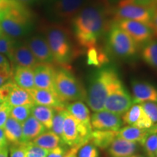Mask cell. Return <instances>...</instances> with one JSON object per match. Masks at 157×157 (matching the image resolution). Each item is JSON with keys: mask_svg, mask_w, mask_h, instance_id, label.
Wrapping results in <instances>:
<instances>
[{"mask_svg": "<svg viewBox=\"0 0 157 157\" xmlns=\"http://www.w3.org/2000/svg\"><path fill=\"white\" fill-rule=\"evenodd\" d=\"M108 8L101 3H87L71 19L74 39L80 47L88 49L98 44L110 25Z\"/></svg>", "mask_w": 157, "mask_h": 157, "instance_id": "1", "label": "cell"}, {"mask_svg": "<svg viewBox=\"0 0 157 157\" xmlns=\"http://www.w3.org/2000/svg\"><path fill=\"white\" fill-rule=\"evenodd\" d=\"M33 18L26 6L13 0H1L0 26L6 36L16 41L29 36L34 29Z\"/></svg>", "mask_w": 157, "mask_h": 157, "instance_id": "2", "label": "cell"}, {"mask_svg": "<svg viewBox=\"0 0 157 157\" xmlns=\"http://www.w3.org/2000/svg\"><path fill=\"white\" fill-rule=\"evenodd\" d=\"M46 38L56 63L66 66L77 56L78 49L72 40L70 31L60 23H52L44 27Z\"/></svg>", "mask_w": 157, "mask_h": 157, "instance_id": "3", "label": "cell"}, {"mask_svg": "<svg viewBox=\"0 0 157 157\" xmlns=\"http://www.w3.org/2000/svg\"><path fill=\"white\" fill-rule=\"evenodd\" d=\"M119 78L117 69L112 66L98 68L90 76L86 101L94 112L104 110L105 100L110 90Z\"/></svg>", "mask_w": 157, "mask_h": 157, "instance_id": "4", "label": "cell"}, {"mask_svg": "<svg viewBox=\"0 0 157 157\" xmlns=\"http://www.w3.org/2000/svg\"><path fill=\"white\" fill-rule=\"evenodd\" d=\"M54 90L63 102L86 100V90L78 78L66 67L56 71L54 79Z\"/></svg>", "mask_w": 157, "mask_h": 157, "instance_id": "5", "label": "cell"}, {"mask_svg": "<svg viewBox=\"0 0 157 157\" xmlns=\"http://www.w3.org/2000/svg\"><path fill=\"white\" fill-rule=\"evenodd\" d=\"M106 36L107 50L119 58L127 59L135 56L139 47L115 22L110 25Z\"/></svg>", "mask_w": 157, "mask_h": 157, "instance_id": "6", "label": "cell"}, {"mask_svg": "<svg viewBox=\"0 0 157 157\" xmlns=\"http://www.w3.org/2000/svg\"><path fill=\"white\" fill-rule=\"evenodd\" d=\"M92 132L93 130L80 124L66 110L61 137L66 146L71 148H80L88 142Z\"/></svg>", "mask_w": 157, "mask_h": 157, "instance_id": "7", "label": "cell"}, {"mask_svg": "<svg viewBox=\"0 0 157 157\" xmlns=\"http://www.w3.org/2000/svg\"><path fill=\"white\" fill-rule=\"evenodd\" d=\"M87 3L88 0H48L46 12L53 21H71Z\"/></svg>", "mask_w": 157, "mask_h": 157, "instance_id": "8", "label": "cell"}, {"mask_svg": "<svg viewBox=\"0 0 157 157\" xmlns=\"http://www.w3.org/2000/svg\"><path fill=\"white\" fill-rule=\"evenodd\" d=\"M133 104L132 97L124 87L121 80L119 78L110 90L105 100L104 110L115 114L122 116Z\"/></svg>", "mask_w": 157, "mask_h": 157, "instance_id": "9", "label": "cell"}, {"mask_svg": "<svg viewBox=\"0 0 157 157\" xmlns=\"http://www.w3.org/2000/svg\"><path fill=\"white\" fill-rule=\"evenodd\" d=\"M155 9L121 1L111 10L112 11L116 21L130 20L143 23L151 27L152 17Z\"/></svg>", "mask_w": 157, "mask_h": 157, "instance_id": "10", "label": "cell"}, {"mask_svg": "<svg viewBox=\"0 0 157 157\" xmlns=\"http://www.w3.org/2000/svg\"><path fill=\"white\" fill-rule=\"evenodd\" d=\"M115 23L130 36L139 48L154 39V33L150 25L130 20H119Z\"/></svg>", "mask_w": 157, "mask_h": 157, "instance_id": "11", "label": "cell"}, {"mask_svg": "<svg viewBox=\"0 0 157 157\" xmlns=\"http://www.w3.org/2000/svg\"><path fill=\"white\" fill-rule=\"evenodd\" d=\"M24 42L39 63L52 64L55 62L50 46L44 35H32L25 39Z\"/></svg>", "mask_w": 157, "mask_h": 157, "instance_id": "12", "label": "cell"}, {"mask_svg": "<svg viewBox=\"0 0 157 157\" xmlns=\"http://www.w3.org/2000/svg\"><path fill=\"white\" fill-rule=\"evenodd\" d=\"M92 128L95 130L119 131L123 124L121 116L103 110L94 112L90 118Z\"/></svg>", "mask_w": 157, "mask_h": 157, "instance_id": "13", "label": "cell"}, {"mask_svg": "<svg viewBox=\"0 0 157 157\" xmlns=\"http://www.w3.org/2000/svg\"><path fill=\"white\" fill-rule=\"evenodd\" d=\"M10 60L14 67L21 66L31 69H34L39 63L24 41L21 40L15 43Z\"/></svg>", "mask_w": 157, "mask_h": 157, "instance_id": "14", "label": "cell"}, {"mask_svg": "<svg viewBox=\"0 0 157 157\" xmlns=\"http://www.w3.org/2000/svg\"><path fill=\"white\" fill-rule=\"evenodd\" d=\"M134 104L144 102L157 103V87L148 82L133 79L131 82Z\"/></svg>", "mask_w": 157, "mask_h": 157, "instance_id": "15", "label": "cell"}, {"mask_svg": "<svg viewBox=\"0 0 157 157\" xmlns=\"http://www.w3.org/2000/svg\"><path fill=\"white\" fill-rule=\"evenodd\" d=\"M56 69L50 63H39L34 68V84L37 89L54 91V79Z\"/></svg>", "mask_w": 157, "mask_h": 157, "instance_id": "16", "label": "cell"}, {"mask_svg": "<svg viewBox=\"0 0 157 157\" xmlns=\"http://www.w3.org/2000/svg\"><path fill=\"white\" fill-rule=\"evenodd\" d=\"M123 124L141 129L150 128L154 125L151 119L143 111L140 104H133L121 117Z\"/></svg>", "mask_w": 157, "mask_h": 157, "instance_id": "17", "label": "cell"}, {"mask_svg": "<svg viewBox=\"0 0 157 157\" xmlns=\"http://www.w3.org/2000/svg\"><path fill=\"white\" fill-rule=\"evenodd\" d=\"M34 103L36 105H45L56 110L66 109L68 103H64L59 98L54 91L43 89H34L29 90Z\"/></svg>", "mask_w": 157, "mask_h": 157, "instance_id": "18", "label": "cell"}, {"mask_svg": "<svg viewBox=\"0 0 157 157\" xmlns=\"http://www.w3.org/2000/svg\"><path fill=\"white\" fill-rule=\"evenodd\" d=\"M139 143L117 137L108 148L111 157H127L135 154L138 150Z\"/></svg>", "mask_w": 157, "mask_h": 157, "instance_id": "19", "label": "cell"}, {"mask_svg": "<svg viewBox=\"0 0 157 157\" xmlns=\"http://www.w3.org/2000/svg\"><path fill=\"white\" fill-rule=\"evenodd\" d=\"M47 129L36 118L30 116L22 124V143L32 142L36 137L46 132Z\"/></svg>", "mask_w": 157, "mask_h": 157, "instance_id": "20", "label": "cell"}, {"mask_svg": "<svg viewBox=\"0 0 157 157\" xmlns=\"http://www.w3.org/2000/svg\"><path fill=\"white\" fill-rule=\"evenodd\" d=\"M66 109L80 124L89 129L93 130L90 121V111L85 103L81 101H74L68 103Z\"/></svg>", "mask_w": 157, "mask_h": 157, "instance_id": "21", "label": "cell"}, {"mask_svg": "<svg viewBox=\"0 0 157 157\" xmlns=\"http://www.w3.org/2000/svg\"><path fill=\"white\" fill-rule=\"evenodd\" d=\"M12 80L16 85L27 90L35 88L34 69L15 66L13 68Z\"/></svg>", "mask_w": 157, "mask_h": 157, "instance_id": "22", "label": "cell"}, {"mask_svg": "<svg viewBox=\"0 0 157 157\" xmlns=\"http://www.w3.org/2000/svg\"><path fill=\"white\" fill-rule=\"evenodd\" d=\"M5 103L10 107L18 106V105H34L29 90L18 87L15 83H13L12 86Z\"/></svg>", "mask_w": 157, "mask_h": 157, "instance_id": "23", "label": "cell"}, {"mask_svg": "<svg viewBox=\"0 0 157 157\" xmlns=\"http://www.w3.org/2000/svg\"><path fill=\"white\" fill-rule=\"evenodd\" d=\"M118 131L112 130H95L90 135L88 142L91 143L97 148L101 149L108 148L117 137Z\"/></svg>", "mask_w": 157, "mask_h": 157, "instance_id": "24", "label": "cell"}, {"mask_svg": "<svg viewBox=\"0 0 157 157\" xmlns=\"http://www.w3.org/2000/svg\"><path fill=\"white\" fill-rule=\"evenodd\" d=\"M7 142L10 144L22 143V124L10 117L3 127Z\"/></svg>", "mask_w": 157, "mask_h": 157, "instance_id": "25", "label": "cell"}, {"mask_svg": "<svg viewBox=\"0 0 157 157\" xmlns=\"http://www.w3.org/2000/svg\"><path fill=\"white\" fill-rule=\"evenodd\" d=\"M31 114L42 124L47 129L52 127V119L55 114V109L51 107L41 105H33L31 106Z\"/></svg>", "mask_w": 157, "mask_h": 157, "instance_id": "26", "label": "cell"}, {"mask_svg": "<svg viewBox=\"0 0 157 157\" xmlns=\"http://www.w3.org/2000/svg\"><path fill=\"white\" fill-rule=\"evenodd\" d=\"M32 143L37 146L48 149L49 151L65 144L61 137L54 133L52 131H48V132L42 133V135L36 137L32 141Z\"/></svg>", "mask_w": 157, "mask_h": 157, "instance_id": "27", "label": "cell"}, {"mask_svg": "<svg viewBox=\"0 0 157 157\" xmlns=\"http://www.w3.org/2000/svg\"><path fill=\"white\" fill-rule=\"evenodd\" d=\"M109 61V58L105 51L100 48L99 46L91 47L87 51V63L89 66L101 68Z\"/></svg>", "mask_w": 157, "mask_h": 157, "instance_id": "28", "label": "cell"}, {"mask_svg": "<svg viewBox=\"0 0 157 157\" xmlns=\"http://www.w3.org/2000/svg\"><path fill=\"white\" fill-rule=\"evenodd\" d=\"M141 57L146 63L157 71V39H153L143 45Z\"/></svg>", "mask_w": 157, "mask_h": 157, "instance_id": "29", "label": "cell"}, {"mask_svg": "<svg viewBox=\"0 0 157 157\" xmlns=\"http://www.w3.org/2000/svg\"><path fill=\"white\" fill-rule=\"evenodd\" d=\"M32 105H18L10 108V117L23 124L31 115V109Z\"/></svg>", "mask_w": 157, "mask_h": 157, "instance_id": "30", "label": "cell"}, {"mask_svg": "<svg viewBox=\"0 0 157 157\" xmlns=\"http://www.w3.org/2000/svg\"><path fill=\"white\" fill-rule=\"evenodd\" d=\"M66 109H55V114L52 119V127L50 129L58 136L62 137L63 129V123L65 119V113H66ZM62 139V138H61Z\"/></svg>", "mask_w": 157, "mask_h": 157, "instance_id": "31", "label": "cell"}, {"mask_svg": "<svg viewBox=\"0 0 157 157\" xmlns=\"http://www.w3.org/2000/svg\"><path fill=\"white\" fill-rule=\"evenodd\" d=\"M146 157H156L157 152V131L147 137L142 146Z\"/></svg>", "mask_w": 157, "mask_h": 157, "instance_id": "32", "label": "cell"}, {"mask_svg": "<svg viewBox=\"0 0 157 157\" xmlns=\"http://www.w3.org/2000/svg\"><path fill=\"white\" fill-rule=\"evenodd\" d=\"M16 42V40L3 34L0 37V54L5 55L10 60Z\"/></svg>", "mask_w": 157, "mask_h": 157, "instance_id": "33", "label": "cell"}, {"mask_svg": "<svg viewBox=\"0 0 157 157\" xmlns=\"http://www.w3.org/2000/svg\"><path fill=\"white\" fill-rule=\"evenodd\" d=\"M77 157H100L98 149L91 143L87 142L78 149Z\"/></svg>", "mask_w": 157, "mask_h": 157, "instance_id": "34", "label": "cell"}, {"mask_svg": "<svg viewBox=\"0 0 157 157\" xmlns=\"http://www.w3.org/2000/svg\"><path fill=\"white\" fill-rule=\"evenodd\" d=\"M50 151L34 145L32 142L26 143L25 157H47Z\"/></svg>", "mask_w": 157, "mask_h": 157, "instance_id": "35", "label": "cell"}, {"mask_svg": "<svg viewBox=\"0 0 157 157\" xmlns=\"http://www.w3.org/2000/svg\"><path fill=\"white\" fill-rule=\"evenodd\" d=\"M143 111L150 118L152 123L155 124L157 123V103L154 102H144L140 103Z\"/></svg>", "mask_w": 157, "mask_h": 157, "instance_id": "36", "label": "cell"}, {"mask_svg": "<svg viewBox=\"0 0 157 157\" xmlns=\"http://www.w3.org/2000/svg\"><path fill=\"white\" fill-rule=\"evenodd\" d=\"M10 157H25L26 143L11 144L9 149Z\"/></svg>", "mask_w": 157, "mask_h": 157, "instance_id": "37", "label": "cell"}, {"mask_svg": "<svg viewBox=\"0 0 157 157\" xmlns=\"http://www.w3.org/2000/svg\"><path fill=\"white\" fill-rule=\"evenodd\" d=\"M0 73L13 74L10 60L5 55L0 54Z\"/></svg>", "mask_w": 157, "mask_h": 157, "instance_id": "38", "label": "cell"}, {"mask_svg": "<svg viewBox=\"0 0 157 157\" xmlns=\"http://www.w3.org/2000/svg\"><path fill=\"white\" fill-rule=\"evenodd\" d=\"M68 150L66 145H61L49 151L47 157H65L67 154Z\"/></svg>", "mask_w": 157, "mask_h": 157, "instance_id": "39", "label": "cell"}, {"mask_svg": "<svg viewBox=\"0 0 157 157\" xmlns=\"http://www.w3.org/2000/svg\"><path fill=\"white\" fill-rule=\"evenodd\" d=\"M135 5L155 9L157 7V0H121Z\"/></svg>", "mask_w": 157, "mask_h": 157, "instance_id": "40", "label": "cell"}, {"mask_svg": "<svg viewBox=\"0 0 157 157\" xmlns=\"http://www.w3.org/2000/svg\"><path fill=\"white\" fill-rule=\"evenodd\" d=\"M13 83L14 82H13V80H10L7 83H6L5 85H3L2 87H0V103H5L7 101V98L8 97L9 93Z\"/></svg>", "mask_w": 157, "mask_h": 157, "instance_id": "41", "label": "cell"}, {"mask_svg": "<svg viewBox=\"0 0 157 157\" xmlns=\"http://www.w3.org/2000/svg\"><path fill=\"white\" fill-rule=\"evenodd\" d=\"M10 106L5 103V106L0 110V128H2L5 126L6 121L10 117Z\"/></svg>", "mask_w": 157, "mask_h": 157, "instance_id": "42", "label": "cell"}, {"mask_svg": "<svg viewBox=\"0 0 157 157\" xmlns=\"http://www.w3.org/2000/svg\"><path fill=\"white\" fill-rule=\"evenodd\" d=\"M12 75L13 74L0 73V87L12 80Z\"/></svg>", "mask_w": 157, "mask_h": 157, "instance_id": "43", "label": "cell"}, {"mask_svg": "<svg viewBox=\"0 0 157 157\" xmlns=\"http://www.w3.org/2000/svg\"><path fill=\"white\" fill-rule=\"evenodd\" d=\"M121 1V0H103V3L107 8L111 10L116 7Z\"/></svg>", "mask_w": 157, "mask_h": 157, "instance_id": "44", "label": "cell"}, {"mask_svg": "<svg viewBox=\"0 0 157 157\" xmlns=\"http://www.w3.org/2000/svg\"><path fill=\"white\" fill-rule=\"evenodd\" d=\"M151 28L154 31V36H157V9L154 10V15L152 17V22H151Z\"/></svg>", "mask_w": 157, "mask_h": 157, "instance_id": "45", "label": "cell"}, {"mask_svg": "<svg viewBox=\"0 0 157 157\" xmlns=\"http://www.w3.org/2000/svg\"><path fill=\"white\" fill-rule=\"evenodd\" d=\"M8 142L6 139L5 132L2 128H0V148H4V147L8 146Z\"/></svg>", "mask_w": 157, "mask_h": 157, "instance_id": "46", "label": "cell"}, {"mask_svg": "<svg viewBox=\"0 0 157 157\" xmlns=\"http://www.w3.org/2000/svg\"><path fill=\"white\" fill-rule=\"evenodd\" d=\"M13 1L16 2L21 4V5H22L28 7V6L32 5V4L36 2L39 0H13Z\"/></svg>", "mask_w": 157, "mask_h": 157, "instance_id": "47", "label": "cell"}, {"mask_svg": "<svg viewBox=\"0 0 157 157\" xmlns=\"http://www.w3.org/2000/svg\"><path fill=\"white\" fill-rule=\"evenodd\" d=\"M79 148L78 147H74V148H71L70 150H68L67 154L66 155L65 157H77L76 156V154H77V151Z\"/></svg>", "mask_w": 157, "mask_h": 157, "instance_id": "48", "label": "cell"}, {"mask_svg": "<svg viewBox=\"0 0 157 157\" xmlns=\"http://www.w3.org/2000/svg\"><path fill=\"white\" fill-rule=\"evenodd\" d=\"M7 147L0 148V157H8L9 151Z\"/></svg>", "mask_w": 157, "mask_h": 157, "instance_id": "49", "label": "cell"}, {"mask_svg": "<svg viewBox=\"0 0 157 157\" xmlns=\"http://www.w3.org/2000/svg\"><path fill=\"white\" fill-rule=\"evenodd\" d=\"M127 157H146L145 156H143L142 154H135L132 155V156H127Z\"/></svg>", "mask_w": 157, "mask_h": 157, "instance_id": "50", "label": "cell"}, {"mask_svg": "<svg viewBox=\"0 0 157 157\" xmlns=\"http://www.w3.org/2000/svg\"><path fill=\"white\" fill-rule=\"evenodd\" d=\"M5 103H0V110L2 109V108H3L4 106H5Z\"/></svg>", "mask_w": 157, "mask_h": 157, "instance_id": "51", "label": "cell"}, {"mask_svg": "<svg viewBox=\"0 0 157 157\" xmlns=\"http://www.w3.org/2000/svg\"><path fill=\"white\" fill-rule=\"evenodd\" d=\"M4 34H3V31H2V29H1V26H0V37H1Z\"/></svg>", "mask_w": 157, "mask_h": 157, "instance_id": "52", "label": "cell"}, {"mask_svg": "<svg viewBox=\"0 0 157 157\" xmlns=\"http://www.w3.org/2000/svg\"><path fill=\"white\" fill-rule=\"evenodd\" d=\"M0 3H1V0H0Z\"/></svg>", "mask_w": 157, "mask_h": 157, "instance_id": "53", "label": "cell"}, {"mask_svg": "<svg viewBox=\"0 0 157 157\" xmlns=\"http://www.w3.org/2000/svg\"><path fill=\"white\" fill-rule=\"evenodd\" d=\"M101 1H102V2H103V0H101Z\"/></svg>", "mask_w": 157, "mask_h": 157, "instance_id": "54", "label": "cell"}, {"mask_svg": "<svg viewBox=\"0 0 157 157\" xmlns=\"http://www.w3.org/2000/svg\"><path fill=\"white\" fill-rule=\"evenodd\" d=\"M156 9H157V7H156Z\"/></svg>", "mask_w": 157, "mask_h": 157, "instance_id": "55", "label": "cell"}]
</instances>
